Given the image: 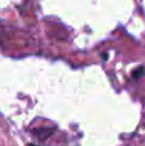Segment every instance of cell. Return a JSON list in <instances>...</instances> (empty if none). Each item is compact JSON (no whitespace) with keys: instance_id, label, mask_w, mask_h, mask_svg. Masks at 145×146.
<instances>
[{"instance_id":"cell-1","label":"cell","mask_w":145,"mask_h":146,"mask_svg":"<svg viewBox=\"0 0 145 146\" xmlns=\"http://www.w3.org/2000/svg\"><path fill=\"white\" fill-rule=\"evenodd\" d=\"M143 74H144V68H143V67H140V68H138V71L134 72L132 76H134V78H136V80H138V78H140Z\"/></svg>"},{"instance_id":"cell-2","label":"cell","mask_w":145,"mask_h":146,"mask_svg":"<svg viewBox=\"0 0 145 146\" xmlns=\"http://www.w3.org/2000/svg\"><path fill=\"white\" fill-rule=\"evenodd\" d=\"M28 146H35V145H28Z\"/></svg>"}]
</instances>
